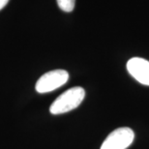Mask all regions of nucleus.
<instances>
[{"label":"nucleus","mask_w":149,"mask_h":149,"mask_svg":"<svg viewBox=\"0 0 149 149\" xmlns=\"http://www.w3.org/2000/svg\"><path fill=\"white\" fill-rule=\"evenodd\" d=\"M9 0H0V10H2L6 5L8 4Z\"/></svg>","instance_id":"nucleus-6"},{"label":"nucleus","mask_w":149,"mask_h":149,"mask_svg":"<svg viewBox=\"0 0 149 149\" xmlns=\"http://www.w3.org/2000/svg\"><path fill=\"white\" fill-rule=\"evenodd\" d=\"M85 97V90L82 87L76 86L62 93L52 104L49 112L52 114L58 115L69 112L77 109Z\"/></svg>","instance_id":"nucleus-1"},{"label":"nucleus","mask_w":149,"mask_h":149,"mask_svg":"<svg viewBox=\"0 0 149 149\" xmlns=\"http://www.w3.org/2000/svg\"><path fill=\"white\" fill-rule=\"evenodd\" d=\"M56 1H57L58 7L66 13L72 12L76 4V0H56Z\"/></svg>","instance_id":"nucleus-5"},{"label":"nucleus","mask_w":149,"mask_h":149,"mask_svg":"<svg viewBox=\"0 0 149 149\" xmlns=\"http://www.w3.org/2000/svg\"><path fill=\"white\" fill-rule=\"evenodd\" d=\"M127 70L139 83L149 86V62L141 57L131 58L127 62Z\"/></svg>","instance_id":"nucleus-4"},{"label":"nucleus","mask_w":149,"mask_h":149,"mask_svg":"<svg viewBox=\"0 0 149 149\" xmlns=\"http://www.w3.org/2000/svg\"><path fill=\"white\" fill-rule=\"evenodd\" d=\"M69 79V74L65 70H52L44 74L37 80L35 89L38 93H49L61 87Z\"/></svg>","instance_id":"nucleus-2"},{"label":"nucleus","mask_w":149,"mask_h":149,"mask_svg":"<svg viewBox=\"0 0 149 149\" xmlns=\"http://www.w3.org/2000/svg\"><path fill=\"white\" fill-rule=\"evenodd\" d=\"M134 139L135 133L131 128H118L108 136L101 149H127L133 143Z\"/></svg>","instance_id":"nucleus-3"}]
</instances>
